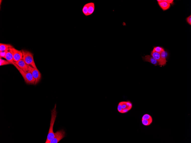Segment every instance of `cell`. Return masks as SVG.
<instances>
[{"instance_id":"5bb4252c","label":"cell","mask_w":191,"mask_h":143,"mask_svg":"<svg viewBox=\"0 0 191 143\" xmlns=\"http://www.w3.org/2000/svg\"><path fill=\"white\" fill-rule=\"evenodd\" d=\"M166 52L165 51L162 52L160 54L161 58V62L160 65L161 66H164L166 64Z\"/></svg>"},{"instance_id":"e0dca14e","label":"cell","mask_w":191,"mask_h":143,"mask_svg":"<svg viewBox=\"0 0 191 143\" xmlns=\"http://www.w3.org/2000/svg\"><path fill=\"white\" fill-rule=\"evenodd\" d=\"M164 51V50L162 47H156L154 48L152 52H156L161 54L162 52Z\"/></svg>"},{"instance_id":"8992f818","label":"cell","mask_w":191,"mask_h":143,"mask_svg":"<svg viewBox=\"0 0 191 143\" xmlns=\"http://www.w3.org/2000/svg\"><path fill=\"white\" fill-rule=\"evenodd\" d=\"M29 71L35 79L34 85H36L41 80V73L37 69L33 68L30 66H29Z\"/></svg>"},{"instance_id":"6da1fadb","label":"cell","mask_w":191,"mask_h":143,"mask_svg":"<svg viewBox=\"0 0 191 143\" xmlns=\"http://www.w3.org/2000/svg\"><path fill=\"white\" fill-rule=\"evenodd\" d=\"M56 105H55V107L53 110L51 111V118L50 121V127L47 138L45 143H50L51 141L53 139L54 136V133L53 132V126L56 120L57 112L56 110Z\"/></svg>"},{"instance_id":"44dd1931","label":"cell","mask_w":191,"mask_h":143,"mask_svg":"<svg viewBox=\"0 0 191 143\" xmlns=\"http://www.w3.org/2000/svg\"><path fill=\"white\" fill-rule=\"evenodd\" d=\"M186 21L188 23V24L191 25V16L190 15L186 19Z\"/></svg>"},{"instance_id":"277c9868","label":"cell","mask_w":191,"mask_h":143,"mask_svg":"<svg viewBox=\"0 0 191 143\" xmlns=\"http://www.w3.org/2000/svg\"><path fill=\"white\" fill-rule=\"evenodd\" d=\"M133 107V104L129 101L119 102L117 106V110L119 113H125L129 112Z\"/></svg>"},{"instance_id":"8fae6325","label":"cell","mask_w":191,"mask_h":143,"mask_svg":"<svg viewBox=\"0 0 191 143\" xmlns=\"http://www.w3.org/2000/svg\"><path fill=\"white\" fill-rule=\"evenodd\" d=\"M13 47V46L9 44L1 43L0 44V52L9 51L10 48Z\"/></svg>"},{"instance_id":"ac0fdd59","label":"cell","mask_w":191,"mask_h":143,"mask_svg":"<svg viewBox=\"0 0 191 143\" xmlns=\"http://www.w3.org/2000/svg\"><path fill=\"white\" fill-rule=\"evenodd\" d=\"M88 3L85 4L84 6L82 9V12L83 14L86 16H88Z\"/></svg>"},{"instance_id":"ba28073f","label":"cell","mask_w":191,"mask_h":143,"mask_svg":"<svg viewBox=\"0 0 191 143\" xmlns=\"http://www.w3.org/2000/svg\"><path fill=\"white\" fill-rule=\"evenodd\" d=\"M15 63L25 72H29V66L26 64L23 60H20L17 62H15Z\"/></svg>"},{"instance_id":"7402d4cb","label":"cell","mask_w":191,"mask_h":143,"mask_svg":"<svg viewBox=\"0 0 191 143\" xmlns=\"http://www.w3.org/2000/svg\"><path fill=\"white\" fill-rule=\"evenodd\" d=\"M163 1L170 4L173 3V0H163Z\"/></svg>"},{"instance_id":"7a4b0ae2","label":"cell","mask_w":191,"mask_h":143,"mask_svg":"<svg viewBox=\"0 0 191 143\" xmlns=\"http://www.w3.org/2000/svg\"><path fill=\"white\" fill-rule=\"evenodd\" d=\"M22 51L23 55V59L26 64L33 68L37 69L33 59V54L27 50H23Z\"/></svg>"},{"instance_id":"4fadbf2b","label":"cell","mask_w":191,"mask_h":143,"mask_svg":"<svg viewBox=\"0 0 191 143\" xmlns=\"http://www.w3.org/2000/svg\"><path fill=\"white\" fill-rule=\"evenodd\" d=\"M5 58L8 61L11 63V64L14 65L15 64V62L13 60V57L12 54L9 50L8 51L7 53H6Z\"/></svg>"},{"instance_id":"7c38bea8","label":"cell","mask_w":191,"mask_h":143,"mask_svg":"<svg viewBox=\"0 0 191 143\" xmlns=\"http://www.w3.org/2000/svg\"><path fill=\"white\" fill-rule=\"evenodd\" d=\"M88 16L91 15L95 10V4L94 3H88Z\"/></svg>"},{"instance_id":"9c48e42d","label":"cell","mask_w":191,"mask_h":143,"mask_svg":"<svg viewBox=\"0 0 191 143\" xmlns=\"http://www.w3.org/2000/svg\"><path fill=\"white\" fill-rule=\"evenodd\" d=\"M142 58L144 61L150 63L155 66L159 65V63L152 56L146 55L145 57H142Z\"/></svg>"},{"instance_id":"2e32d148","label":"cell","mask_w":191,"mask_h":143,"mask_svg":"<svg viewBox=\"0 0 191 143\" xmlns=\"http://www.w3.org/2000/svg\"><path fill=\"white\" fill-rule=\"evenodd\" d=\"M153 119H142V124L145 126H148L150 125L152 122Z\"/></svg>"},{"instance_id":"9a60e30c","label":"cell","mask_w":191,"mask_h":143,"mask_svg":"<svg viewBox=\"0 0 191 143\" xmlns=\"http://www.w3.org/2000/svg\"><path fill=\"white\" fill-rule=\"evenodd\" d=\"M151 56L156 60L159 64L160 65L161 62V58L160 54L156 52H152L151 53Z\"/></svg>"},{"instance_id":"ffe728a7","label":"cell","mask_w":191,"mask_h":143,"mask_svg":"<svg viewBox=\"0 0 191 143\" xmlns=\"http://www.w3.org/2000/svg\"><path fill=\"white\" fill-rule=\"evenodd\" d=\"M8 51L0 52V56H1V58H5L6 54Z\"/></svg>"},{"instance_id":"5b68a950","label":"cell","mask_w":191,"mask_h":143,"mask_svg":"<svg viewBox=\"0 0 191 143\" xmlns=\"http://www.w3.org/2000/svg\"><path fill=\"white\" fill-rule=\"evenodd\" d=\"M9 51L12 54L15 62H17L20 60L23 59V55L22 50H18L13 47L10 48Z\"/></svg>"},{"instance_id":"3957f363","label":"cell","mask_w":191,"mask_h":143,"mask_svg":"<svg viewBox=\"0 0 191 143\" xmlns=\"http://www.w3.org/2000/svg\"><path fill=\"white\" fill-rule=\"evenodd\" d=\"M16 68L19 71L24 80L25 82L28 84H35V79L33 77L31 73L29 71L28 72H25L21 69L15 64L14 65Z\"/></svg>"},{"instance_id":"52a82bcc","label":"cell","mask_w":191,"mask_h":143,"mask_svg":"<svg viewBox=\"0 0 191 143\" xmlns=\"http://www.w3.org/2000/svg\"><path fill=\"white\" fill-rule=\"evenodd\" d=\"M65 136V132L64 130H59L54 133V137L50 143H58Z\"/></svg>"},{"instance_id":"30bf717a","label":"cell","mask_w":191,"mask_h":143,"mask_svg":"<svg viewBox=\"0 0 191 143\" xmlns=\"http://www.w3.org/2000/svg\"><path fill=\"white\" fill-rule=\"evenodd\" d=\"M159 5L163 11L168 9L170 7L171 5L170 4H168L163 0H158Z\"/></svg>"},{"instance_id":"d6986e66","label":"cell","mask_w":191,"mask_h":143,"mask_svg":"<svg viewBox=\"0 0 191 143\" xmlns=\"http://www.w3.org/2000/svg\"><path fill=\"white\" fill-rule=\"evenodd\" d=\"M0 66H5V65H9L11 64V63L8 61L7 60H6L0 58Z\"/></svg>"}]
</instances>
